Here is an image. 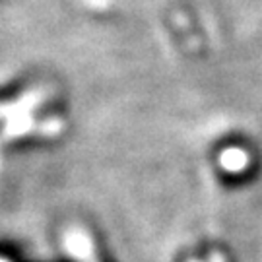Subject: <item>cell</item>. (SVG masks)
Returning a JSON list of instances; mask_svg holds the SVG:
<instances>
[{
	"instance_id": "6",
	"label": "cell",
	"mask_w": 262,
	"mask_h": 262,
	"mask_svg": "<svg viewBox=\"0 0 262 262\" xmlns=\"http://www.w3.org/2000/svg\"><path fill=\"white\" fill-rule=\"evenodd\" d=\"M0 262H6V260H2V258H0Z\"/></svg>"
},
{
	"instance_id": "5",
	"label": "cell",
	"mask_w": 262,
	"mask_h": 262,
	"mask_svg": "<svg viewBox=\"0 0 262 262\" xmlns=\"http://www.w3.org/2000/svg\"><path fill=\"white\" fill-rule=\"evenodd\" d=\"M212 262H222V256H220V254H214V256H212Z\"/></svg>"
},
{
	"instance_id": "3",
	"label": "cell",
	"mask_w": 262,
	"mask_h": 262,
	"mask_svg": "<svg viewBox=\"0 0 262 262\" xmlns=\"http://www.w3.org/2000/svg\"><path fill=\"white\" fill-rule=\"evenodd\" d=\"M222 167L225 171H231V173H237V171H243L249 163V158L243 150H237V148H231L222 154Z\"/></svg>"
},
{
	"instance_id": "1",
	"label": "cell",
	"mask_w": 262,
	"mask_h": 262,
	"mask_svg": "<svg viewBox=\"0 0 262 262\" xmlns=\"http://www.w3.org/2000/svg\"><path fill=\"white\" fill-rule=\"evenodd\" d=\"M39 99H41V94L29 92V94H26L21 99L14 101V103H2L0 105V119H14V117H19V115H29V111L39 103Z\"/></svg>"
},
{
	"instance_id": "2",
	"label": "cell",
	"mask_w": 262,
	"mask_h": 262,
	"mask_svg": "<svg viewBox=\"0 0 262 262\" xmlns=\"http://www.w3.org/2000/svg\"><path fill=\"white\" fill-rule=\"evenodd\" d=\"M66 247H68V251L74 256L82 258V260H92V256H94L92 254V243H90V239L82 231H72V233L68 235Z\"/></svg>"
},
{
	"instance_id": "4",
	"label": "cell",
	"mask_w": 262,
	"mask_h": 262,
	"mask_svg": "<svg viewBox=\"0 0 262 262\" xmlns=\"http://www.w3.org/2000/svg\"><path fill=\"white\" fill-rule=\"evenodd\" d=\"M31 128H33V119H31L29 115H19V117L10 119L8 124H6L4 134H6L8 138H16V136H21V134L29 132Z\"/></svg>"
}]
</instances>
